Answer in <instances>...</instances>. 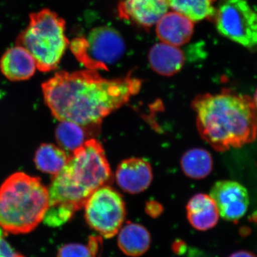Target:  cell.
I'll return each instance as SVG.
<instances>
[{
    "label": "cell",
    "mask_w": 257,
    "mask_h": 257,
    "mask_svg": "<svg viewBox=\"0 0 257 257\" xmlns=\"http://www.w3.org/2000/svg\"><path fill=\"white\" fill-rule=\"evenodd\" d=\"M69 47L77 60L91 70H109L125 52L124 39L110 27L93 29L87 36L74 39Z\"/></svg>",
    "instance_id": "8992f818"
},
{
    "label": "cell",
    "mask_w": 257,
    "mask_h": 257,
    "mask_svg": "<svg viewBox=\"0 0 257 257\" xmlns=\"http://www.w3.org/2000/svg\"><path fill=\"white\" fill-rule=\"evenodd\" d=\"M211 21L220 35L250 51H257V12L247 0H226Z\"/></svg>",
    "instance_id": "52a82bcc"
},
{
    "label": "cell",
    "mask_w": 257,
    "mask_h": 257,
    "mask_svg": "<svg viewBox=\"0 0 257 257\" xmlns=\"http://www.w3.org/2000/svg\"><path fill=\"white\" fill-rule=\"evenodd\" d=\"M162 211V207L156 202H150L147 204V213L152 217H157V216L160 215Z\"/></svg>",
    "instance_id": "cb8c5ba5"
},
{
    "label": "cell",
    "mask_w": 257,
    "mask_h": 257,
    "mask_svg": "<svg viewBox=\"0 0 257 257\" xmlns=\"http://www.w3.org/2000/svg\"><path fill=\"white\" fill-rule=\"evenodd\" d=\"M185 60L183 51L164 42L154 45L149 53L150 67L156 73L165 77H171L179 72Z\"/></svg>",
    "instance_id": "5bb4252c"
},
{
    "label": "cell",
    "mask_w": 257,
    "mask_h": 257,
    "mask_svg": "<svg viewBox=\"0 0 257 257\" xmlns=\"http://www.w3.org/2000/svg\"><path fill=\"white\" fill-rule=\"evenodd\" d=\"M142 81L128 74L103 78L97 71L60 72L42 84V92L52 114L97 132L101 121L140 92Z\"/></svg>",
    "instance_id": "6da1fadb"
},
{
    "label": "cell",
    "mask_w": 257,
    "mask_h": 257,
    "mask_svg": "<svg viewBox=\"0 0 257 257\" xmlns=\"http://www.w3.org/2000/svg\"><path fill=\"white\" fill-rule=\"evenodd\" d=\"M169 8L188 18L193 23L204 19L212 20L216 13L215 0H166Z\"/></svg>",
    "instance_id": "ac0fdd59"
},
{
    "label": "cell",
    "mask_w": 257,
    "mask_h": 257,
    "mask_svg": "<svg viewBox=\"0 0 257 257\" xmlns=\"http://www.w3.org/2000/svg\"><path fill=\"white\" fill-rule=\"evenodd\" d=\"M253 102H254L255 105H256L257 108V89L256 92H255L254 96H253Z\"/></svg>",
    "instance_id": "484cf974"
},
{
    "label": "cell",
    "mask_w": 257,
    "mask_h": 257,
    "mask_svg": "<svg viewBox=\"0 0 257 257\" xmlns=\"http://www.w3.org/2000/svg\"><path fill=\"white\" fill-rule=\"evenodd\" d=\"M187 219L197 230L207 231L214 227L219 221V213L210 195L197 194L193 196L187 205Z\"/></svg>",
    "instance_id": "9a60e30c"
},
{
    "label": "cell",
    "mask_w": 257,
    "mask_h": 257,
    "mask_svg": "<svg viewBox=\"0 0 257 257\" xmlns=\"http://www.w3.org/2000/svg\"><path fill=\"white\" fill-rule=\"evenodd\" d=\"M151 235L140 224L126 222L118 235V246L124 254L138 257L145 254L151 244Z\"/></svg>",
    "instance_id": "2e32d148"
},
{
    "label": "cell",
    "mask_w": 257,
    "mask_h": 257,
    "mask_svg": "<svg viewBox=\"0 0 257 257\" xmlns=\"http://www.w3.org/2000/svg\"><path fill=\"white\" fill-rule=\"evenodd\" d=\"M48 207V189L40 179L16 172L0 187V228L12 234L30 232Z\"/></svg>",
    "instance_id": "277c9868"
},
{
    "label": "cell",
    "mask_w": 257,
    "mask_h": 257,
    "mask_svg": "<svg viewBox=\"0 0 257 257\" xmlns=\"http://www.w3.org/2000/svg\"><path fill=\"white\" fill-rule=\"evenodd\" d=\"M75 212L72 208L64 204L49 206L42 221L51 227H57L70 220Z\"/></svg>",
    "instance_id": "7402d4cb"
},
{
    "label": "cell",
    "mask_w": 257,
    "mask_h": 257,
    "mask_svg": "<svg viewBox=\"0 0 257 257\" xmlns=\"http://www.w3.org/2000/svg\"><path fill=\"white\" fill-rule=\"evenodd\" d=\"M156 33L164 43L182 46L192 38L194 23L176 12L166 13L157 23Z\"/></svg>",
    "instance_id": "7c38bea8"
},
{
    "label": "cell",
    "mask_w": 257,
    "mask_h": 257,
    "mask_svg": "<svg viewBox=\"0 0 257 257\" xmlns=\"http://www.w3.org/2000/svg\"><path fill=\"white\" fill-rule=\"evenodd\" d=\"M192 105L201 138L216 151L241 148L256 140L257 108L251 96L223 89L196 96Z\"/></svg>",
    "instance_id": "7a4b0ae2"
},
{
    "label": "cell",
    "mask_w": 257,
    "mask_h": 257,
    "mask_svg": "<svg viewBox=\"0 0 257 257\" xmlns=\"http://www.w3.org/2000/svg\"><path fill=\"white\" fill-rule=\"evenodd\" d=\"M84 207L88 225L106 239L112 238L119 232L126 217L124 199L109 185L94 191Z\"/></svg>",
    "instance_id": "ba28073f"
},
{
    "label": "cell",
    "mask_w": 257,
    "mask_h": 257,
    "mask_svg": "<svg viewBox=\"0 0 257 257\" xmlns=\"http://www.w3.org/2000/svg\"><path fill=\"white\" fill-rule=\"evenodd\" d=\"M166 0H123L117 8L119 18L143 28H150L167 13Z\"/></svg>",
    "instance_id": "30bf717a"
},
{
    "label": "cell",
    "mask_w": 257,
    "mask_h": 257,
    "mask_svg": "<svg viewBox=\"0 0 257 257\" xmlns=\"http://www.w3.org/2000/svg\"><path fill=\"white\" fill-rule=\"evenodd\" d=\"M5 232L0 228V257H25L17 252L5 239Z\"/></svg>",
    "instance_id": "603a6c76"
},
{
    "label": "cell",
    "mask_w": 257,
    "mask_h": 257,
    "mask_svg": "<svg viewBox=\"0 0 257 257\" xmlns=\"http://www.w3.org/2000/svg\"><path fill=\"white\" fill-rule=\"evenodd\" d=\"M68 158L62 149L52 144H42L35 154V163L39 170L55 176L63 169Z\"/></svg>",
    "instance_id": "d6986e66"
},
{
    "label": "cell",
    "mask_w": 257,
    "mask_h": 257,
    "mask_svg": "<svg viewBox=\"0 0 257 257\" xmlns=\"http://www.w3.org/2000/svg\"><path fill=\"white\" fill-rule=\"evenodd\" d=\"M210 196L217 206L219 215L225 220H239L248 210L249 196L247 189L239 182L219 181L211 188Z\"/></svg>",
    "instance_id": "9c48e42d"
},
{
    "label": "cell",
    "mask_w": 257,
    "mask_h": 257,
    "mask_svg": "<svg viewBox=\"0 0 257 257\" xmlns=\"http://www.w3.org/2000/svg\"><path fill=\"white\" fill-rule=\"evenodd\" d=\"M181 166L187 177L196 179L205 178L212 170V157L204 149H192L184 154Z\"/></svg>",
    "instance_id": "e0dca14e"
},
{
    "label": "cell",
    "mask_w": 257,
    "mask_h": 257,
    "mask_svg": "<svg viewBox=\"0 0 257 257\" xmlns=\"http://www.w3.org/2000/svg\"><path fill=\"white\" fill-rule=\"evenodd\" d=\"M102 245L101 236H91L87 245L77 243L64 245L59 249L57 257H101Z\"/></svg>",
    "instance_id": "44dd1931"
},
{
    "label": "cell",
    "mask_w": 257,
    "mask_h": 257,
    "mask_svg": "<svg viewBox=\"0 0 257 257\" xmlns=\"http://www.w3.org/2000/svg\"><path fill=\"white\" fill-rule=\"evenodd\" d=\"M111 178L102 145L89 139L69 155L63 169L53 176L48 189L49 206L64 204L78 211L94 191L108 185Z\"/></svg>",
    "instance_id": "3957f363"
},
{
    "label": "cell",
    "mask_w": 257,
    "mask_h": 257,
    "mask_svg": "<svg viewBox=\"0 0 257 257\" xmlns=\"http://www.w3.org/2000/svg\"><path fill=\"white\" fill-rule=\"evenodd\" d=\"M35 59L27 49L18 45L7 50L0 61V69L11 81L30 79L36 72Z\"/></svg>",
    "instance_id": "4fadbf2b"
},
{
    "label": "cell",
    "mask_w": 257,
    "mask_h": 257,
    "mask_svg": "<svg viewBox=\"0 0 257 257\" xmlns=\"http://www.w3.org/2000/svg\"><path fill=\"white\" fill-rule=\"evenodd\" d=\"M229 257H256L252 253L248 252L247 251H239L233 253Z\"/></svg>",
    "instance_id": "d4e9b609"
},
{
    "label": "cell",
    "mask_w": 257,
    "mask_h": 257,
    "mask_svg": "<svg viewBox=\"0 0 257 257\" xmlns=\"http://www.w3.org/2000/svg\"><path fill=\"white\" fill-rule=\"evenodd\" d=\"M18 45L30 52L39 70L47 72L57 68L69 45L63 19L47 9L32 13Z\"/></svg>",
    "instance_id": "5b68a950"
},
{
    "label": "cell",
    "mask_w": 257,
    "mask_h": 257,
    "mask_svg": "<svg viewBox=\"0 0 257 257\" xmlns=\"http://www.w3.org/2000/svg\"><path fill=\"white\" fill-rule=\"evenodd\" d=\"M92 131L72 121H61L56 130V138L64 151L72 153L87 141V133Z\"/></svg>",
    "instance_id": "ffe728a7"
},
{
    "label": "cell",
    "mask_w": 257,
    "mask_h": 257,
    "mask_svg": "<svg viewBox=\"0 0 257 257\" xmlns=\"http://www.w3.org/2000/svg\"><path fill=\"white\" fill-rule=\"evenodd\" d=\"M115 177L120 188L128 194H136L150 187L153 175L151 166L147 161L130 158L119 164Z\"/></svg>",
    "instance_id": "8fae6325"
}]
</instances>
